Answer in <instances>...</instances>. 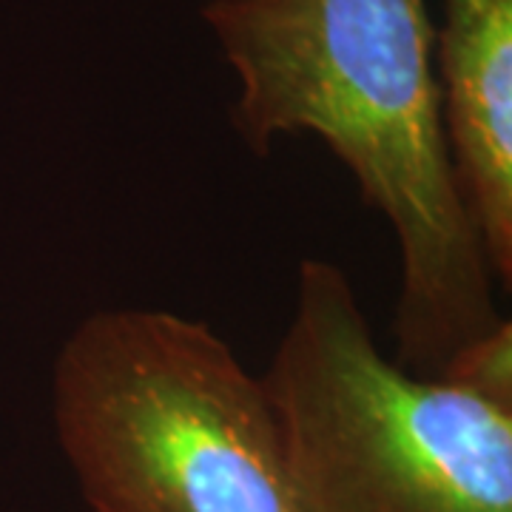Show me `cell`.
<instances>
[{"instance_id": "obj_1", "label": "cell", "mask_w": 512, "mask_h": 512, "mask_svg": "<svg viewBox=\"0 0 512 512\" xmlns=\"http://www.w3.org/2000/svg\"><path fill=\"white\" fill-rule=\"evenodd\" d=\"M202 18L239 77L242 143L265 157L276 137L316 134L393 228L404 370L439 379L510 322L458 188L427 0H208Z\"/></svg>"}, {"instance_id": "obj_2", "label": "cell", "mask_w": 512, "mask_h": 512, "mask_svg": "<svg viewBox=\"0 0 512 512\" xmlns=\"http://www.w3.org/2000/svg\"><path fill=\"white\" fill-rule=\"evenodd\" d=\"M55 427L92 512H299L262 376L202 319L89 313L57 353Z\"/></svg>"}, {"instance_id": "obj_3", "label": "cell", "mask_w": 512, "mask_h": 512, "mask_svg": "<svg viewBox=\"0 0 512 512\" xmlns=\"http://www.w3.org/2000/svg\"><path fill=\"white\" fill-rule=\"evenodd\" d=\"M262 382L299 512H512V404L387 359L328 259H302Z\"/></svg>"}, {"instance_id": "obj_4", "label": "cell", "mask_w": 512, "mask_h": 512, "mask_svg": "<svg viewBox=\"0 0 512 512\" xmlns=\"http://www.w3.org/2000/svg\"><path fill=\"white\" fill-rule=\"evenodd\" d=\"M433 63L458 188L495 282L512 285V0H441Z\"/></svg>"}, {"instance_id": "obj_5", "label": "cell", "mask_w": 512, "mask_h": 512, "mask_svg": "<svg viewBox=\"0 0 512 512\" xmlns=\"http://www.w3.org/2000/svg\"><path fill=\"white\" fill-rule=\"evenodd\" d=\"M439 379H453L493 402L512 404V322L461 350Z\"/></svg>"}]
</instances>
